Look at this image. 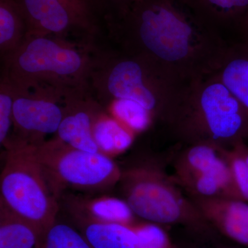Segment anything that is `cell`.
I'll use <instances>...</instances> for the list:
<instances>
[{"label": "cell", "mask_w": 248, "mask_h": 248, "mask_svg": "<svg viewBox=\"0 0 248 248\" xmlns=\"http://www.w3.org/2000/svg\"><path fill=\"white\" fill-rule=\"evenodd\" d=\"M106 29L121 51L185 85L213 74L231 42L186 0H137Z\"/></svg>", "instance_id": "obj_1"}, {"label": "cell", "mask_w": 248, "mask_h": 248, "mask_svg": "<svg viewBox=\"0 0 248 248\" xmlns=\"http://www.w3.org/2000/svg\"><path fill=\"white\" fill-rule=\"evenodd\" d=\"M89 89L105 102L128 99L169 124L188 86L179 82L144 59L119 50L93 54Z\"/></svg>", "instance_id": "obj_2"}, {"label": "cell", "mask_w": 248, "mask_h": 248, "mask_svg": "<svg viewBox=\"0 0 248 248\" xmlns=\"http://www.w3.org/2000/svg\"><path fill=\"white\" fill-rule=\"evenodd\" d=\"M65 38L28 35L17 50L3 59L1 79L15 94L53 90L64 94L89 88L93 55Z\"/></svg>", "instance_id": "obj_3"}, {"label": "cell", "mask_w": 248, "mask_h": 248, "mask_svg": "<svg viewBox=\"0 0 248 248\" xmlns=\"http://www.w3.org/2000/svg\"><path fill=\"white\" fill-rule=\"evenodd\" d=\"M169 126L190 144L229 148L248 140L247 111L215 74L188 86Z\"/></svg>", "instance_id": "obj_4"}, {"label": "cell", "mask_w": 248, "mask_h": 248, "mask_svg": "<svg viewBox=\"0 0 248 248\" xmlns=\"http://www.w3.org/2000/svg\"><path fill=\"white\" fill-rule=\"evenodd\" d=\"M120 183L124 200L143 221L178 225L192 235L217 233L192 200L181 192L174 177L157 163L143 161L122 170Z\"/></svg>", "instance_id": "obj_5"}, {"label": "cell", "mask_w": 248, "mask_h": 248, "mask_svg": "<svg viewBox=\"0 0 248 248\" xmlns=\"http://www.w3.org/2000/svg\"><path fill=\"white\" fill-rule=\"evenodd\" d=\"M0 192L1 203L43 234L58 218L59 199L34 156L32 145L16 142L6 149Z\"/></svg>", "instance_id": "obj_6"}, {"label": "cell", "mask_w": 248, "mask_h": 248, "mask_svg": "<svg viewBox=\"0 0 248 248\" xmlns=\"http://www.w3.org/2000/svg\"><path fill=\"white\" fill-rule=\"evenodd\" d=\"M32 148L59 200L67 187L104 190L120 182L122 170L110 156L100 152L76 149L56 138L32 145Z\"/></svg>", "instance_id": "obj_7"}, {"label": "cell", "mask_w": 248, "mask_h": 248, "mask_svg": "<svg viewBox=\"0 0 248 248\" xmlns=\"http://www.w3.org/2000/svg\"><path fill=\"white\" fill-rule=\"evenodd\" d=\"M29 35L64 38L69 34L93 37L105 28L92 0H17Z\"/></svg>", "instance_id": "obj_8"}, {"label": "cell", "mask_w": 248, "mask_h": 248, "mask_svg": "<svg viewBox=\"0 0 248 248\" xmlns=\"http://www.w3.org/2000/svg\"><path fill=\"white\" fill-rule=\"evenodd\" d=\"M174 167V180L191 197L239 200L220 146L208 143L190 144L179 155Z\"/></svg>", "instance_id": "obj_9"}, {"label": "cell", "mask_w": 248, "mask_h": 248, "mask_svg": "<svg viewBox=\"0 0 248 248\" xmlns=\"http://www.w3.org/2000/svg\"><path fill=\"white\" fill-rule=\"evenodd\" d=\"M15 94V93H14ZM61 93L40 90L25 94H15L13 120L16 135L11 143L22 142L38 145L46 135L57 133L64 115Z\"/></svg>", "instance_id": "obj_10"}, {"label": "cell", "mask_w": 248, "mask_h": 248, "mask_svg": "<svg viewBox=\"0 0 248 248\" xmlns=\"http://www.w3.org/2000/svg\"><path fill=\"white\" fill-rule=\"evenodd\" d=\"M90 93V89L77 90L64 98V115L56 138L76 149L97 153L100 151L93 138V127L103 110Z\"/></svg>", "instance_id": "obj_11"}, {"label": "cell", "mask_w": 248, "mask_h": 248, "mask_svg": "<svg viewBox=\"0 0 248 248\" xmlns=\"http://www.w3.org/2000/svg\"><path fill=\"white\" fill-rule=\"evenodd\" d=\"M209 224L232 243L248 248V203L228 197H191Z\"/></svg>", "instance_id": "obj_12"}, {"label": "cell", "mask_w": 248, "mask_h": 248, "mask_svg": "<svg viewBox=\"0 0 248 248\" xmlns=\"http://www.w3.org/2000/svg\"><path fill=\"white\" fill-rule=\"evenodd\" d=\"M213 74L226 85L248 113V40H232Z\"/></svg>", "instance_id": "obj_13"}, {"label": "cell", "mask_w": 248, "mask_h": 248, "mask_svg": "<svg viewBox=\"0 0 248 248\" xmlns=\"http://www.w3.org/2000/svg\"><path fill=\"white\" fill-rule=\"evenodd\" d=\"M72 217L76 228L93 248H137L138 236L130 225Z\"/></svg>", "instance_id": "obj_14"}, {"label": "cell", "mask_w": 248, "mask_h": 248, "mask_svg": "<svg viewBox=\"0 0 248 248\" xmlns=\"http://www.w3.org/2000/svg\"><path fill=\"white\" fill-rule=\"evenodd\" d=\"M225 35L237 32L248 11V0H186Z\"/></svg>", "instance_id": "obj_15"}, {"label": "cell", "mask_w": 248, "mask_h": 248, "mask_svg": "<svg viewBox=\"0 0 248 248\" xmlns=\"http://www.w3.org/2000/svg\"><path fill=\"white\" fill-rule=\"evenodd\" d=\"M71 216H78L94 221L130 225L136 216L125 200L115 197H101L93 200L78 201L72 207Z\"/></svg>", "instance_id": "obj_16"}, {"label": "cell", "mask_w": 248, "mask_h": 248, "mask_svg": "<svg viewBox=\"0 0 248 248\" xmlns=\"http://www.w3.org/2000/svg\"><path fill=\"white\" fill-rule=\"evenodd\" d=\"M43 234L0 202V248H42Z\"/></svg>", "instance_id": "obj_17"}, {"label": "cell", "mask_w": 248, "mask_h": 248, "mask_svg": "<svg viewBox=\"0 0 248 248\" xmlns=\"http://www.w3.org/2000/svg\"><path fill=\"white\" fill-rule=\"evenodd\" d=\"M29 35L17 0H0V51L2 58L17 50Z\"/></svg>", "instance_id": "obj_18"}, {"label": "cell", "mask_w": 248, "mask_h": 248, "mask_svg": "<svg viewBox=\"0 0 248 248\" xmlns=\"http://www.w3.org/2000/svg\"><path fill=\"white\" fill-rule=\"evenodd\" d=\"M93 138L100 153L108 155H117L126 151L131 146L135 133L102 111L93 127Z\"/></svg>", "instance_id": "obj_19"}, {"label": "cell", "mask_w": 248, "mask_h": 248, "mask_svg": "<svg viewBox=\"0 0 248 248\" xmlns=\"http://www.w3.org/2000/svg\"><path fill=\"white\" fill-rule=\"evenodd\" d=\"M108 102L111 115L135 134L145 131L155 120L149 111L134 101L113 99Z\"/></svg>", "instance_id": "obj_20"}, {"label": "cell", "mask_w": 248, "mask_h": 248, "mask_svg": "<svg viewBox=\"0 0 248 248\" xmlns=\"http://www.w3.org/2000/svg\"><path fill=\"white\" fill-rule=\"evenodd\" d=\"M42 248H93L76 226L57 218L44 233Z\"/></svg>", "instance_id": "obj_21"}, {"label": "cell", "mask_w": 248, "mask_h": 248, "mask_svg": "<svg viewBox=\"0 0 248 248\" xmlns=\"http://www.w3.org/2000/svg\"><path fill=\"white\" fill-rule=\"evenodd\" d=\"M130 225L138 236L137 248H179L161 225L145 221Z\"/></svg>", "instance_id": "obj_22"}, {"label": "cell", "mask_w": 248, "mask_h": 248, "mask_svg": "<svg viewBox=\"0 0 248 248\" xmlns=\"http://www.w3.org/2000/svg\"><path fill=\"white\" fill-rule=\"evenodd\" d=\"M15 94L7 81L1 78L0 84V143L5 148L9 146L11 141V128L14 124L13 108Z\"/></svg>", "instance_id": "obj_23"}, {"label": "cell", "mask_w": 248, "mask_h": 248, "mask_svg": "<svg viewBox=\"0 0 248 248\" xmlns=\"http://www.w3.org/2000/svg\"><path fill=\"white\" fill-rule=\"evenodd\" d=\"M135 1L137 0H92L104 20L105 28L120 19Z\"/></svg>", "instance_id": "obj_24"}, {"label": "cell", "mask_w": 248, "mask_h": 248, "mask_svg": "<svg viewBox=\"0 0 248 248\" xmlns=\"http://www.w3.org/2000/svg\"><path fill=\"white\" fill-rule=\"evenodd\" d=\"M190 241L178 244L179 248H244L218 234L199 236L188 234Z\"/></svg>", "instance_id": "obj_25"}, {"label": "cell", "mask_w": 248, "mask_h": 248, "mask_svg": "<svg viewBox=\"0 0 248 248\" xmlns=\"http://www.w3.org/2000/svg\"><path fill=\"white\" fill-rule=\"evenodd\" d=\"M236 33L239 35L238 40H248V11Z\"/></svg>", "instance_id": "obj_26"}]
</instances>
